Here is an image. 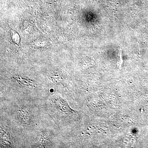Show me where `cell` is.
<instances>
[{
    "instance_id": "277c9868",
    "label": "cell",
    "mask_w": 148,
    "mask_h": 148,
    "mask_svg": "<svg viewBox=\"0 0 148 148\" xmlns=\"http://www.w3.org/2000/svg\"><path fill=\"white\" fill-rule=\"evenodd\" d=\"M8 124L1 121V148H11L15 147V140Z\"/></svg>"
},
{
    "instance_id": "8992f818",
    "label": "cell",
    "mask_w": 148,
    "mask_h": 148,
    "mask_svg": "<svg viewBox=\"0 0 148 148\" xmlns=\"http://www.w3.org/2000/svg\"><path fill=\"white\" fill-rule=\"evenodd\" d=\"M12 39V41L17 44L19 45L20 42V38L19 34L17 32L14 31V30L12 29L10 31Z\"/></svg>"
},
{
    "instance_id": "3957f363",
    "label": "cell",
    "mask_w": 148,
    "mask_h": 148,
    "mask_svg": "<svg viewBox=\"0 0 148 148\" xmlns=\"http://www.w3.org/2000/svg\"><path fill=\"white\" fill-rule=\"evenodd\" d=\"M54 138V135L51 130L45 127L40 128L36 135L34 147H53Z\"/></svg>"
},
{
    "instance_id": "7a4b0ae2",
    "label": "cell",
    "mask_w": 148,
    "mask_h": 148,
    "mask_svg": "<svg viewBox=\"0 0 148 148\" xmlns=\"http://www.w3.org/2000/svg\"><path fill=\"white\" fill-rule=\"evenodd\" d=\"M12 86L26 92H31L38 90L40 84L33 79L22 76L20 75H13L10 78Z\"/></svg>"
},
{
    "instance_id": "6da1fadb",
    "label": "cell",
    "mask_w": 148,
    "mask_h": 148,
    "mask_svg": "<svg viewBox=\"0 0 148 148\" xmlns=\"http://www.w3.org/2000/svg\"><path fill=\"white\" fill-rule=\"evenodd\" d=\"M15 119L24 130H31L36 124L38 114L35 108L31 105L20 104L15 109Z\"/></svg>"
},
{
    "instance_id": "5b68a950",
    "label": "cell",
    "mask_w": 148,
    "mask_h": 148,
    "mask_svg": "<svg viewBox=\"0 0 148 148\" xmlns=\"http://www.w3.org/2000/svg\"><path fill=\"white\" fill-rule=\"evenodd\" d=\"M50 102L54 109L62 115L71 116L76 114V111L71 108L67 102L60 96L54 95L50 98Z\"/></svg>"
}]
</instances>
